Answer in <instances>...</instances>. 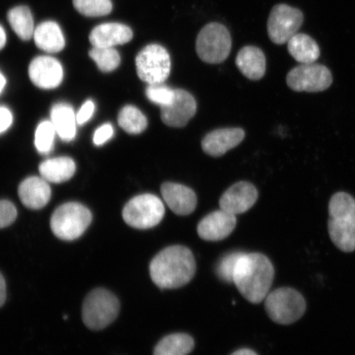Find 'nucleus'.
<instances>
[{
	"label": "nucleus",
	"mask_w": 355,
	"mask_h": 355,
	"mask_svg": "<svg viewBox=\"0 0 355 355\" xmlns=\"http://www.w3.org/2000/svg\"><path fill=\"white\" fill-rule=\"evenodd\" d=\"M89 55L104 73L112 72L121 64V55L114 47H93Z\"/></svg>",
	"instance_id": "nucleus-28"
},
{
	"label": "nucleus",
	"mask_w": 355,
	"mask_h": 355,
	"mask_svg": "<svg viewBox=\"0 0 355 355\" xmlns=\"http://www.w3.org/2000/svg\"><path fill=\"white\" fill-rule=\"evenodd\" d=\"M132 31L127 25L119 22H108L96 26L92 31L90 42L93 47H114L130 42Z\"/></svg>",
	"instance_id": "nucleus-18"
},
{
	"label": "nucleus",
	"mask_w": 355,
	"mask_h": 355,
	"mask_svg": "<svg viewBox=\"0 0 355 355\" xmlns=\"http://www.w3.org/2000/svg\"><path fill=\"white\" fill-rule=\"evenodd\" d=\"M232 355H257L254 352H252L251 349H241L237 350Z\"/></svg>",
	"instance_id": "nucleus-39"
},
{
	"label": "nucleus",
	"mask_w": 355,
	"mask_h": 355,
	"mask_svg": "<svg viewBox=\"0 0 355 355\" xmlns=\"http://www.w3.org/2000/svg\"><path fill=\"white\" fill-rule=\"evenodd\" d=\"M135 62L137 76L148 85L164 83L170 76L171 56L161 44H150L144 47L137 54Z\"/></svg>",
	"instance_id": "nucleus-9"
},
{
	"label": "nucleus",
	"mask_w": 355,
	"mask_h": 355,
	"mask_svg": "<svg viewBox=\"0 0 355 355\" xmlns=\"http://www.w3.org/2000/svg\"><path fill=\"white\" fill-rule=\"evenodd\" d=\"M304 22V15L298 8L277 4L270 11L268 21V33L275 44L287 43L294 37Z\"/></svg>",
	"instance_id": "nucleus-10"
},
{
	"label": "nucleus",
	"mask_w": 355,
	"mask_h": 355,
	"mask_svg": "<svg viewBox=\"0 0 355 355\" xmlns=\"http://www.w3.org/2000/svg\"><path fill=\"white\" fill-rule=\"evenodd\" d=\"M6 85V79L3 77V75L0 73V93L3 90L4 87Z\"/></svg>",
	"instance_id": "nucleus-40"
},
{
	"label": "nucleus",
	"mask_w": 355,
	"mask_h": 355,
	"mask_svg": "<svg viewBox=\"0 0 355 355\" xmlns=\"http://www.w3.org/2000/svg\"><path fill=\"white\" fill-rule=\"evenodd\" d=\"M328 233L334 245L340 251L355 250V199L352 195L336 193L329 202Z\"/></svg>",
	"instance_id": "nucleus-3"
},
{
	"label": "nucleus",
	"mask_w": 355,
	"mask_h": 355,
	"mask_svg": "<svg viewBox=\"0 0 355 355\" xmlns=\"http://www.w3.org/2000/svg\"><path fill=\"white\" fill-rule=\"evenodd\" d=\"M51 118L56 133L62 140L70 141L74 139L78 123L76 114L69 105L59 103L53 106Z\"/></svg>",
	"instance_id": "nucleus-23"
},
{
	"label": "nucleus",
	"mask_w": 355,
	"mask_h": 355,
	"mask_svg": "<svg viewBox=\"0 0 355 355\" xmlns=\"http://www.w3.org/2000/svg\"><path fill=\"white\" fill-rule=\"evenodd\" d=\"M48 183L42 177H29L22 181L19 188L22 204L32 210L46 207L51 198V189Z\"/></svg>",
	"instance_id": "nucleus-19"
},
{
	"label": "nucleus",
	"mask_w": 355,
	"mask_h": 355,
	"mask_svg": "<svg viewBox=\"0 0 355 355\" xmlns=\"http://www.w3.org/2000/svg\"><path fill=\"white\" fill-rule=\"evenodd\" d=\"M119 302L112 293L96 288L89 294L83 306V320L89 329H105L118 317Z\"/></svg>",
	"instance_id": "nucleus-5"
},
{
	"label": "nucleus",
	"mask_w": 355,
	"mask_h": 355,
	"mask_svg": "<svg viewBox=\"0 0 355 355\" xmlns=\"http://www.w3.org/2000/svg\"><path fill=\"white\" fill-rule=\"evenodd\" d=\"M287 43L288 53L301 64L315 63L320 56L318 44L308 35L297 33Z\"/></svg>",
	"instance_id": "nucleus-24"
},
{
	"label": "nucleus",
	"mask_w": 355,
	"mask_h": 355,
	"mask_svg": "<svg viewBox=\"0 0 355 355\" xmlns=\"http://www.w3.org/2000/svg\"><path fill=\"white\" fill-rule=\"evenodd\" d=\"M95 104L92 101H87L84 103L76 114L77 123L80 125L90 121L94 114Z\"/></svg>",
	"instance_id": "nucleus-35"
},
{
	"label": "nucleus",
	"mask_w": 355,
	"mask_h": 355,
	"mask_svg": "<svg viewBox=\"0 0 355 355\" xmlns=\"http://www.w3.org/2000/svg\"><path fill=\"white\" fill-rule=\"evenodd\" d=\"M162 121L172 128L187 125L197 111V102L194 97L183 89H175L171 103L161 107Z\"/></svg>",
	"instance_id": "nucleus-12"
},
{
	"label": "nucleus",
	"mask_w": 355,
	"mask_h": 355,
	"mask_svg": "<svg viewBox=\"0 0 355 355\" xmlns=\"http://www.w3.org/2000/svg\"><path fill=\"white\" fill-rule=\"evenodd\" d=\"M92 220V213L85 206L68 202L58 207L52 215L51 227L57 238L72 241L82 236Z\"/></svg>",
	"instance_id": "nucleus-4"
},
{
	"label": "nucleus",
	"mask_w": 355,
	"mask_h": 355,
	"mask_svg": "<svg viewBox=\"0 0 355 355\" xmlns=\"http://www.w3.org/2000/svg\"><path fill=\"white\" fill-rule=\"evenodd\" d=\"M243 254L242 252H234L232 254L222 257L216 266V274L222 281L233 283L235 268H236L239 257Z\"/></svg>",
	"instance_id": "nucleus-32"
},
{
	"label": "nucleus",
	"mask_w": 355,
	"mask_h": 355,
	"mask_svg": "<svg viewBox=\"0 0 355 355\" xmlns=\"http://www.w3.org/2000/svg\"><path fill=\"white\" fill-rule=\"evenodd\" d=\"M259 193L248 182H239L225 191L220 199V209L234 216L250 209L257 202Z\"/></svg>",
	"instance_id": "nucleus-13"
},
{
	"label": "nucleus",
	"mask_w": 355,
	"mask_h": 355,
	"mask_svg": "<svg viewBox=\"0 0 355 355\" xmlns=\"http://www.w3.org/2000/svg\"><path fill=\"white\" fill-rule=\"evenodd\" d=\"M118 123L123 130L130 135H139L148 127V119L133 105H126L121 110Z\"/></svg>",
	"instance_id": "nucleus-27"
},
{
	"label": "nucleus",
	"mask_w": 355,
	"mask_h": 355,
	"mask_svg": "<svg viewBox=\"0 0 355 355\" xmlns=\"http://www.w3.org/2000/svg\"><path fill=\"white\" fill-rule=\"evenodd\" d=\"M266 313L272 320L282 325L298 321L306 310V301L292 288H279L269 293L265 299Z\"/></svg>",
	"instance_id": "nucleus-6"
},
{
	"label": "nucleus",
	"mask_w": 355,
	"mask_h": 355,
	"mask_svg": "<svg viewBox=\"0 0 355 355\" xmlns=\"http://www.w3.org/2000/svg\"><path fill=\"white\" fill-rule=\"evenodd\" d=\"M274 276V266L268 257L259 252H243L235 268L233 283L248 301L260 304L269 294Z\"/></svg>",
	"instance_id": "nucleus-2"
},
{
	"label": "nucleus",
	"mask_w": 355,
	"mask_h": 355,
	"mask_svg": "<svg viewBox=\"0 0 355 355\" xmlns=\"http://www.w3.org/2000/svg\"><path fill=\"white\" fill-rule=\"evenodd\" d=\"M12 123L11 111L4 106H0V135L7 131Z\"/></svg>",
	"instance_id": "nucleus-36"
},
{
	"label": "nucleus",
	"mask_w": 355,
	"mask_h": 355,
	"mask_svg": "<svg viewBox=\"0 0 355 355\" xmlns=\"http://www.w3.org/2000/svg\"><path fill=\"white\" fill-rule=\"evenodd\" d=\"M40 174L50 183L61 184L68 181L76 171V165L69 157L46 159L39 166Z\"/></svg>",
	"instance_id": "nucleus-22"
},
{
	"label": "nucleus",
	"mask_w": 355,
	"mask_h": 355,
	"mask_svg": "<svg viewBox=\"0 0 355 355\" xmlns=\"http://www.w3.org/2000/svg\"><path fill=\"white\" fill-rule=\"evenodd\" d=\"M113 135V126L110 123H105L97 128L94 137H93V141L96 146H101L108 141Z\"/></svg>",
	"instance_id": "nucleus-34"
},
{
	"label": "nucleus",
	"mask_w": 355,
	"mask_h": 355,
	"mask_svg": "<svg viewBox=\"0 0 355 355\" xmlns=\"http://www.w3.org/2000/svg\"><path fill=\"white\" fill-rule=\"evenodd\" d=\"M161 193L170 209L179 216H188L196 209V194L187 186L166 182L162 185Z\"/></svg>",
	"instance_id": "nucleus-16"
},
{
	"label": "nucleus",
	"mask_w": 355,
	"mask_h": 355,
	"mask_svg": "<svg viewBox=\"0 0 355 355\" xmlns=\"http://www.w3.org/2000/svg\"><path fill=\"white\" fill-rule=\"evenodd\" d=\"M165 212V207L157 196L141 194L126 204L123 210V218L132 228L146 230L157 225Z\"/></svg>",
	"instance_id": "nucleus-8"
},
{
	"label": "nucleus",
	"mask_w": 355,
	"mask_h": 355,
	"mask_svg": "<svg viewBox=\"0 0 355 355\" xmlns=\"http://www.w3.org/2000/svg\"><path fill=\"white\" fill-rule=\"evenodd\" d=\"M35 44L47 53H58L64 50L65 39L60 26L55 21H44L35 29Z\"/></svg>",
	"instance_id": "nucleus-21"
},
{
	"label": "nucleus",
	"mask_w": 355,
	"mask_h": 355,
	"mask_svg": "<svg viewBox=\"0 0 355 355\" xmlns=\"http://www.w3.org/2000/svg\"><path fill=\"white\" fill-rule=\"evenodd\" d=\"M146 95L153 103L163 107L171 103L175 97V90L164 83L152 84L146 89Z\"/></svg>",
	"instance_id": "nucleus-31"
},
{
	"label": "nucleus",
	"mask_w": 355,
	"mask_h": 355,
	"mask_svg": "<svg viewBox=\"0 0 355 355\" xmlns=\"http://www.w3.org/2000/svg\"><path fill=\"white\" fill-rule=\"evenodd\" d=\"M29 77L35 86L42 89H53L60 85L64 71L59 61L50 56H39L31 62Z\"/></svg>",
	"instance_id": "nucleus-14"
},
{
	"label": "nucleus",
	"mask_w": 355,
	"mask_h": 355,
	"mask_svg": "<svg viewBox=\"0 0 355 355\" xmlns=\"http://www.w3.org/2000/svg\"><path fill=\"white\" fill-rule=\"evenodd\" d=\"M7 42L6 31L3 28V26L0 25V51L6 46Z\"/></svg>",
	"instance_id": "nucleus-38"
},
{
	"label": "nucleus",
	"mask_w": 355,
	"mask_h": 355,
	"mask_svg": "<svg viewBox=\"0 0 355 355\" xmlns=\"http://www.w3.org/2000/svg\"><path fill=\"white\" fill-rule=\"evenodd\" d=\"M8 20L11 28L22 41H30L35 33L32 12L26 6H17L8 12Z\"/></svg>",
	"instance_id": "nucleus-26"
},
{
	"label": "nucleus",
	"mask_w": 355,
	"mask_h": 355,
	"mask_svg": "<svg viewBox=\"0 0 355 355\" xmlns=\"http://www.w3.org/2000/svg\"><path fill=\"white\" fill-rule=\"evenodd\" d=\"M332 81L331 71L326 66L315 63L295 67L286 78L288 87L295 92L325 91L331 87Z\"/></svg>",
	"instance_id": "nucleus-11"
},
{
	"label": "nucleus",
	"mask_w": 355,
	"mask_h": 355,
	"mask_svg": "<svg viewBox=\"0 0 355 355\" xmlns=\"http://www.w3.org/2000/svg\"><path fill=\"white\" fill-rule=\"evenodd\" d=\"M235 63L247 78L259 80L266 73V61L264 53L255 46H245L239 51Z\"/></svg>",
	"instance_id": "nucleus-20"
},
{
	"label": "nucleus",
	"mask_w": 355,
	"mask_h": 355,
	"mask_svg": "<svg viewBox=\"0 0 355 355\" xmlns=\"http://www.w3.org/2000/svg\"><path fill=\"white\" fill-rule=\"evenodd\" d=\"M232 46L229 30L218 22H211L204 26L196 41L198 55L207 64L222 63L227 59Z\"/></svg>",
	"instance_id": "nucleus-7"
},
{
	"label": "nucleus",
	"mask_w": 355,
	"mask_h": 355,
	"mask_svg": "<svg viewBox=\"0 0 355 355\" xmlns=\"http://www.w3.org/2000/svg\"><path fill=\"white\" fill-rule=\"evenodd\" d=\"M196 268V261L189 248L174 245L154 257L150 264V275L159 288H176L187 285Z\"/></svg>",
	"instance_id": "nucleus-1"
},
{
	"label": "nucleus",
	"mask_w": 355,
	"mask_h": 355,
	"mask_svg": "<svg viewBox=\"0 0 355 355\" xmlns=\"http://www.w3.org/2000/svg\"><path fill=\"white\" fill-rule=\"evenodd\" d=\"M6 300V281L0 273V308L2 307Z\"/></svg>",
	"instance_id": "nucleus-37"
},
{
	"label": "nucleus",
	"mask_w": 355,
	"mask_h": 355,
	"mask_svg": "<svg viewBox=\"0 0 355 355\" xmlns=\"http://www.w3.org/2000/svg\"><path fill=\"white\" fill-rule=\"evenodd\" d=\"M194 348V340L189 335L176 333L164 337L154 349V355H188Z\"/></svg>",
	"instance_id": "nucleus-25"
},
{
	"label": "nucleus",
	"mask_w": 355,
	"mask_h": 355,
	"mask_svg": "<svg viewBox=\"0 0 355 355\" xmlns=\"http://www.w3.org/2000/svg\"><path fill=\"white\" fill-rule=\"evenodd\" d=\"M17 212L15 205L7 200L0 201V229L6 228L15 222Z\"/></svg>",
	"instance_id": "nucleus-33"
},
{
	"label": "nucleus",
	"mask_w": 355,
	"mask_h": 355,
	"mask_svg": "<svg viewBox=\"0 0 355 355\" xmlns=\"http://www.w3.org/2000/svg\"><path fill=\"white\" fill-rule=\"evenodd\" d=\"M74 8L86 17L108 15L112 11L110 0H73Z\"/></svg>",
	"instance_id": "nucleus-29"
},
{
	"label": "nucleus",
	"mask_w": 355,
	"mask_h": 355,
	"mask_svg": "<svg viewBox=\"0 0 355 355\" xmlns=\"http://www.w3.org/2000/svg\"><path fill=\"white\" fill-rule=\"evenodd\" d=\"M55 128L51 121H43L39 124L35 135V145L38 152L49 154L54 146Z\"/></svg>",
	"instance_id": "nucleus-30"
},
{
	"label": "nucleus",
	"mask_w": 355,
	"mask_h": 355,
	"mask_svg": "<svg viewBox=\"0 0 355 355\" xmlns=\"http://www.w3.org/2000/svg\"><path fill=\"white\" fill-rule=\"evenodd\" d=\"M236 223V216L220 209L210 213L199 222L198 233L204 241H220L233 232Z\"/></svg>",
	"instance_id": "nucleus-15"
},
{
	"label": "nucleus",
	"mask_w": 355,
	"mask_h": 355,
	"mask_svg": "<svg viewBox=\"0 0 355 355\" xmlns=\"http://www.w3.org/2000/svg\"><path fill=\"white\" fill-rule=\"evenodd\" d=\"M245 132L239 128H220L212 131L202 141L203 152L219 157L237 146L243 140Z\"/></svg>",
	"instance_id": "nucleus-17"
}]
</instances>
